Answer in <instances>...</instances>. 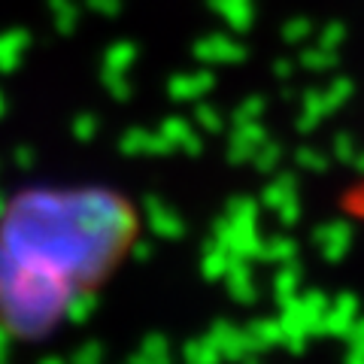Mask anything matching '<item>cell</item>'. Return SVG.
<instances>
[{
    "mask_svg": "<svg viewBox=\"0 0 364 364\" xmlns=\"http://www.w3.org/2000/svg\"><path fill=\"white\" fill-rule=\"evenodd\" d=\"M134 228L119 195L21 191L0 213V328L52 331L109 279Z\"/></svg>",
    "mask_w": 364,
    "mask_h": 364,
    "instance_id": "cell-1",
    "label": "cell"
},
{
    "mask_svg": "<svg viewBox=\"0 0 364 364\" xmlns=\"http://www.w3.org/2000/svg\"><path fill=\"white\" fill-rule=\"evenodd\" d=\"M340 213H343L349 222L364 228V170L355 179H349L343 191H340Z\"/></svg>",
    "mask_w": 364,
    "mask_h": 364,
    "instance_id": "cell-2",
    "label": "cell"
}]
</instances>
